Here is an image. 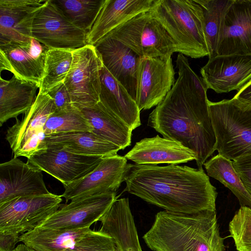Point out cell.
Masks as SVG:
<instances>
[{
    "mask_svg": "<svg viewBox=\"0 0 251 251\" xmlns=\"http://www.w3.org/2000/svg\"><path fill=\"white\" fill-rule=\"evenodd\" d=\"M176 62L178 77L164 99L150 114L147 125L163 138L192 151L201 168L216 147L208 89L185 56L179 53Z\"/></svg>",
    "mask_w": 251,
    "mask_h": 251,
    "instance_id": "1",
    "label": "cell"
},
{
    "mask_svg": "<svg viewBox=\"0 0 251 251\" xmlns=\"http://www.w3.org/2000/svg\"><path fill=\"white\" fill-rule=\"evenodd\" d=\"M124 181L125 191L169 212L216 211V189L202 168L128 163Z\"/></svg>",
    "mask_w": 251,
    "mask_h": 251,
    "instance_id": "2",
    "label": "cell"
},
{
    "mask_svg": "<svg viewBox=\"0 0 251 251\" xmlns=\"http://www.w3.org/2000/svg\"><path fill=\"white\" fill-rule=\"evenodd\" d=\"M143 238L154 251H224L216 211L158 212Z\"/></svg>",
    "mask_w": 251,
    "mask_h": 251,
    "instance_id": "3",
    "label": "cell"
},
{
    "mask_svg": "<svg viewBox=\"0 0 251 251\" xmlns=\"http://www.w3.org/2000/svg\"><path fill=\"white\" fill-rule=\"evenodd\" d=\"M149 11L173 39L176 52L193 58L208 56L202 9L195 0H154Z\"/></svg>",
    "mask_w": 251,
    "mask_h": 251,
    "instance_id": "4",
    "label": "cell"
},
{
    "mask_svg": "<svg viewBox=\"0 0 251 251\" xmlns=\"http://www.w3.org/2000/svg\"><path fill=\"white\" fill-rule=\"evenodd\" d=\"M208 105L218 154L231 161L251 154V108L233 99Z\"/></svg>",
    "mask_w": 251,
    "mask_h": 251,
    "instance_id": "5",
    "label": "cell"
},
{
    "mask_svg": "<svg viewBox=\"0 0 251 251\" xmlns=\"http://www.w3.org/2000/svg\"><path fill=\"white\" fill-rule=\"evenodd\" d=\"M106 36L120 42L140 57H162L176 52L173 39L149 11L135 16Z\"/></svg>",
    "mask_w": 251,
    "mask_h": 251,
    "instance_id": "6",
    "label": "cell"
},
{
    "mask_svg": "<svg viewBox=\"0 0 251 251\" xmlns=\"http://www.w3.org/2000/svg\"><path fill=\"white\" fill-rule=\"evenodd\" d=\"M55 111L53 99L49 94L39 92L24 119L17 120L7 130L6 139L14 157L24 156L28 159L47 148L44 127L50 115Z\"/></svg>",
    "mask_w": 251,
    "mask_h": 251,
    "instance_id": "7",
    "label": "cell"
},
{
    "mask_svg": "<svg viewBox=\"0 0 251 251\" xmlns=\"http://www.w3.org/2000/svg\"><path fill=\"white\" fill-rule=\"evenodd\" d=\"M103 66L95 46L87 44L73 50L72 64L64 83L74 106L80 109L100 101Z\"/></svg>",
    "mask_w": 251,
    "mask_h": 251,
    "instance_id": "8",
    "label": "cell"
},
{
    "mask_svg": "<svg viewBox=\"0 0 251 251\" xmlns=\"http://www.w3.org/2000/svg\"><path fill=\"white\" fill-rule=\"evenodd\" d=\"M62 195L20 197L0 203V231L21 235L35 228L56 211Z\"/></svg>",
    "mask_w": 251,
    "mask_h": 251,
    "instance_id": "9",
    "label": "cell"
},
{
    "mask_svg": "<svg viewBox=\"0 0 251 251\" xmlns=\"http://www.w3.org/2000/svg\"><path fill=\"white\" fill-rule=\"evenodd\" d=\"M31 32L32 38L49 49L74 50L88 44V33L67 19L52 0L36 12Z\"/></svg>",
    "mask_w": 251,
    "mask_h": 251,
    "instance_id": "10",
    "label": "cell"
},
{
    "mask_svg": "<svg viewBox=\"0 0 251 251\" xmlns=\"http://www.w3.org/2000/svg\"><path fill=\"white\" fill-rule=\"evenodd\" d=\"M172 55L140 57L136 102L141 111L157 106L165 98L175 81Z\"/></svg>",
    "mask_w": 251,
    "mask_h": 251,
    "instance_id": "11",
    "label": "cell"
},
{
    "mask_svg": "<svg viewBox=\"0 0 251 251\" xmlns=\"http://www.w3.org/2000/svg\"><path fill=\"white\" fill-rule=\"evenodd\" d=\"M117 199L116 192H113L71 201L36 227L57 229L90 227L100 221Z\"/></svg>",
    "mask_w": 251,
    "mask_h": 251,
    "instance_id": "12",
    "label": "cell"
},
{
    "mask_svg": "<svg viewBox=\"0 0 251 251\" xmlns=\"http://www.w3.org/2000/svg\"><path fill=\"white\" fill-rule=\"evenodd\" d=\"M127 159L117 153L103 157L97 167L82 177L64 186L66 201L116 192L124 181Z\"/></svg>",
    "mask_w": 251,
    "mask_h": 251,
    "instance_id": "13",
    "label": "cell"
},
{
    "mask_svg": "<svg viewBox=\"0 0 251 251\" xmlns=\"http://www.w3.org/2000/svg\"><path fill=\"white\" fill-rule=\"evenodd\" d=\"M49 48L33 38L25 42L0 45V70L17 78L37 84L39 88Z\"/></svg>",
    "mask_w": 251,
    "mask_h": 251,
    "instance_id": "14",
    "label": "cell"
},
{
    "mask_svg": "<svg viewBox=\"0 0 251 251\" xmlns=\"http://www.w3.org/2000/svg\"><path fill=\"white\" fill-rule=\"evenodd\" d=\"M103 157L80 155L58 147H47L28 158L27 163L52 176L65 186L93 171Z\"/></svg>",
    "mask_w": 251,
    "mask_h": 251,
    "instance_id": "15",
    "label": "cell"
},
{
    "mask_svg": "<svg viewBox=\"0 0 251 251\" xmlns=\"http://www.w3.org/2000/svg\"><path fill=\"white\" fill-rule=\"evenodd\" d=\"M207 89L217 93L239 91L251 79V55H217L201 69Z\"/></svg>",
    "mask_w": 251,
    "mask_h": 251,
    "instance_id": "16",
    "label": "cell"
},
{
    "mask_svg": "<svg viewBox=\"0 0 251 251\" xmlns=\"http://www.w3.org/2000/svg\"><path fill=\"white\" fill-rule=\"evenodd\" d=\"M217 53L251 55V0H233L221 25Z\"/></svg>",
    "mask_w": 251,
    "mask_h": 251,
    "instance_id": "17",
    "label": "cell"
},
{
    "mask_svg": "<svg viewBox=\"0 0 251 251\" xmlns=\"http://www.w3.org/2000/svg\"><path fill=\"white\" fill-rule=\"evenodd\" d=\"M42 171L17 158L0 164V203L17 197L50 193Z\"/></svg>",
    "mask_w": 251,
    "mask_h": 251,
    "instance_id": "18",
    "label": "cell"
},
{
    "mask_svg": "<svg viewBox=\"0 0 251 251\" xmlns=\"http://www.w3.org/2000/svg\"><path fill=\"white\" fill-rule=\"evenodd\" d=\"M94 46L104 66L136 101L140 56L120 42L106 35Z\"/></svg>",
    "mask_w": 251,
    "mask_h": 251,
    "instance_id": "19",
    "label": "cell"
},
{
    "mask_svg": "<svg viewBox=\"0 0 251 251\" xmlns=\"http://www.w3.org/2000/svg\"><path fill=\"white\" fill-rule=\"evenodd\" d=\"M48 0H0V45L32 38L36 12Z\"/></svg>",
    "mask_w": 251,
    "mask_h": 251,
    "instance_id": "20",
    "label": "cell"
},
{
    "mask_svg": "<svg viewBox=\"0 0 251 251\" xmlns=\"http://www.w3.org/2000/svg\"><path fill=\"white\" fill-rule=\"evenodd\" d=\"M124 156L139 165H178L196 159L194 153L189 149L158 135L136 142Z\"/></svg>",
    "mask_w": 251,
    "mask_h": 251,
    "instance_id": "21",
    "label": "cell"
},
{
    "mask_svg": "<svg viewBox=\"0 0 251 251\" xmlns=\"http://www.w3.org/2000/svg\"><path fill=\"white\" fill-rule=\"evenodd\" d=\"M100 221V231L112 238L118 251H142L128 198L116 200Z\"/></svg>",
    "mask_w": 251,
    "mask_h": 251,
    "instance_id": "22",
    "label": "cell"
},
{
    "mask_svg": "<svg viewBox=\"0 0 251 251\" xmlns=\"http://www.w3.org/2000/svg\"><path fill=\"white\" fill-rule=\"evenodd\" d=\"M154 0H105L88 34V44L94 46L111 31L135 16L149 11Z\"/></svg>",
    "mask_w": 251,
    "mask_h": 251,
    "instance_id": "23",
    "label": "cell"
},
{
    "mask_svg": "<svg viewBox=\"0 0 251 251\" xmlns=\"http://www.w3.org/2000/svg\"><path fill=\"white\" fill-rule=\"evenodd\" d=\"M100 79V101L132 130L140 126V111L136 101L104 65Z\"/></svg>",
    "mask_w": 251,
    "mask_h": 251,
    "instance_id": "24",
    "label": "cell"
},
{
    "mask_svg": "<svg viewBox=\"0 0 251 251\" xmlns=\"http://www.w3.org/2000/svg\"><path fill=\"white\" fill-rule=\"evenodd\" d=\"M47 147H58L83 155L105 156L121 149L92 131H74L47 135Z\"/></svg>",
    "mask_w": 251,
    "mask_h": 251,
    "instance_id": "25",
    "label": "cell"
},
{
    "mask_svg": "<svg viewBox=\"0 0 251 251\" xmlns=\"http://www.w3.org/2000/svg\"><path fill=\"white\" fill-rule=\"evenodd\" d=\"M38 85L15 77L10 80L0 78V126L11 118L25 113L36 98Z\"/></svg>",
    "mask_w": 251,
    "mask_h": 251,
    "instance_id": "26",
    "label": "cell"
},
{
    "mask_svg": "<svg viewBox=\"0 0 251 251\" xmlns=\"http://www.w3.org/2000/svg\"><path fill=\"white\" fill-rule=\"evenodd\" d=\"M92 132L124 150L131 145L132 130L100 101L80 109Z\"/></svg>",
    "mask_w": 251,
    "mask_h": 251,
    "instance_id": "27",
    "label": "cell"
},
{
    "mask_svg": "<svg viewBox=\"0 0 251 251\" xmlns=\"http://www.w3.org/2000/svg\"><path fill=\"white\" fill-rule=\"evenodd\" d=\"M90 227L57 229L36 227L20 236V242L35 251H65L72 247Z\"/></svg>",
    "mask_w": 251,
    "mask_h": 251,
    "instance_id": "28",
    "label": "cell"
},
{
    "mask_svg": "<svg viewBox=\"0 0 251 251\" xmlns=\"http://www.w3.org/2000/svg\"><path fill=\"white\" fill-rule=\"evenodd\" d=\"M203 165L207 175L229 189L238 199L241 206L251 208V195L234 168L231 160L218 154Z\"/></svg>",
    "mask_w": 251,
    "mask_h": 251,
    "instance_id": "29",
    "label": "cell"
},
{
    "mask_svg": "<svg viewBox=\"0 0 251 251\" xmlns=\"http://www.w3.org/2000/svg\"><path fill=\"white\" fill-rule=\"evenodd\" d=\"M202 8L209 59L217 56L220 29L226 12L233 0H195Z\"/></svg>",
    "mask_w": 251,
    "mask_h": 251,
    "instance_id": "30",
    "label": "cell"
},
{
    "mask_svg": "<svg viewBox=\"0 0 251 251\" xmlns=\"http://www.w3.org/2000/svg\"><path fill=\"white\" fill-rule=\"evenodd\" d=\"M105 0H52L72 24L89 33Z\"/></svg>",
    "mask_w": 251,
    "mask_h": 251,
    "instance_id": "31",
    "label": "cell"
},
{
    "mask_svg": "<svg viewBox=\"0 0 251 251\" xmlns=\"http://www.w3.org/2000/svg\"><path fill=\"white\" fill-rule=\"evenodd\" d=\"M73 60V50L49 49L39 92L48 94L55 87L64 82Z\"/></svg>",
    "mask_w": 251,
    "mask_h": 251,
    "instance_id": "32",
    "label": "cell"
},
{
    "mask_svg": "<svg viewBox=\"0 0 251 251\" xmlns=\"http://www.w3.org/2000/svg\"><path fill=\"white\" fill-rule=\"evenodd\" d=\"M46 135L74 131H92L81 110L76 107L52 113L44 127Z\"/></svg>",
    "mask_w": 251,
    "mask_h": 251,
    "instance_id": "33",
    "label": "cell"
},
{
    "mask_svg": "<svg viewBox=\"0 0 251 251\" xmlns=\"http://www.w3.org/2000/svg\"><path fill=\"white\" fill-rule=\"evenodd\" d=\"M229 232L238 251H251V208L241 206L229 223Z\"/></svg>",
    "mask_w": 251,
    "mask_h": 251,
    "instance_id": "34",
    "label": "cell"
},
{
    "mask_svg": "<svg viewBox=\"0 0 251 251\" xmlns=\"http://www.w3.org/2000/svg\"><path fill=\"white\" fill-rule=\"evenodd\" d=\"M65 251H118L112 238L100 231L86 233Z\"/></svg>",
    "mask_w": 251,
    "mask_h": 251,
    "instance_id": "35",
    "label": "cell"
},
{
    "mask_svg": "<svg viewBox=\"0 0 251 251\" xmlns=\"http://www.w3.org/2000/svg\"><path fill=\"white\" fill-rule=\"evenodd\" d=\"M48 94L53 99L57 111L67 110L75 107L64 82L55 87Z\"/></svg>",
    "mask_w": 251,
    "mask_h": 251,
    "instance_id": "36",
    "label": "cell"
},
{
    "mask_svg": "<svg viewBox=\"0 0 251 251\" xmlns=\"http://www.w3.org/2000/svg\"><path fill=\"white\" fill-rule=\"evenodd\" d=\"M235 171L251 195V154L242 156L232 161Z\"/></svg>",
    "mask_w": 251,
    "mask_h": 251,
    "instance_id": "37",
    "label": "cell"
},
{
    "mask_svg": "<svg viewBox=\"0 0 251 251\" xmlns=\"http://www.w3.org/2000/svg\"><path fill=\"white\" fill-rule=\"evenodd\" d=\"M232 99L242 105L251 104V79L238 91Z\"/></svg>",
    "mask_w": 251,
    "mask_h": 251,
    "instance_id": "38",
    "label": "cell"
},
{
    "mask_svg": "<svg viewBox=\"0 0 251 251\" xmlns=\"http://www.w3.org/2000/svg\"><path fill=\"white\" fill-rule=\"evenodd\" d=\"M16 247L13 245H0V251H14Z\"/></svg>",
    "mask_w": 251,
    "mask_h": 251,
    "instance_id": "39",
    "label": "cell"
},
{
    "mask_svg": "<svg viewBox=\"0 0 251 251\" xmlns=\"http://www.w3.org/2000/svg\"><path fill=\"white\" fill-rule=\"evenodd\" d=\"M14 251H35L25 246L23 243L20 244L17 246Z\"/></svg>",
    "mask_w": 251,
    "mask_h": 251,
    "instance_id": "40",
    "label": "cell"
},
{
    "mask_svg": "<svg viewBox=\"0 0 251 251\" xmlns=\"http://www.w3.org/2000/svg\"><path fill=\"white\" fill-rule=\"evenodd\" d=\"M240 104V103H239ZM245 107H248V108H251V104H250V105H242V104H241Z\"/></svg>",
    "mask_w": 251,
    "mask_h": 251,
    "instance_id": "41",
    "label": "cell"
}]
</instances>
